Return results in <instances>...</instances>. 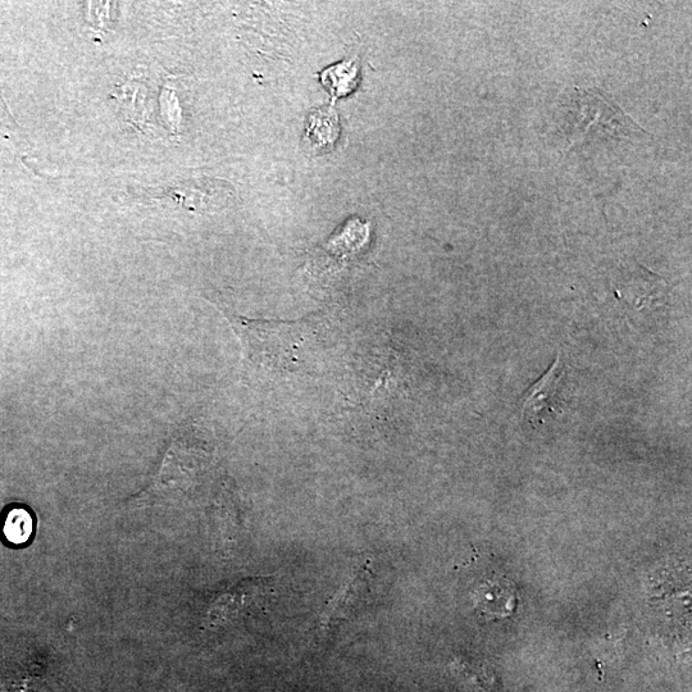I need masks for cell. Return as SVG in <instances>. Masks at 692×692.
<instances>
[{
    "mask_svg": "<svg viewBox=\"0 0 692 692\" xmlns=\"http://www.w3.org/2000/svg\"><path fill=\"white\" fill-rule=\"evenodd\" d=\"M236 330L245 354L253 363L270 370H295L312 340L307 321H253L240 318Z\"/></svg>",
    "mask_w": 692,
    "mask_h": 692,
    "instance_id": "6da1fadb",
    "label": "cell"
},
{
    "mask_svg": "<svg viewBox=\"0 0 692 692\" xmlns=\"http://www.w3.org/2000/svg\"><path fill=\"white\" fill-rule=\"evenodd\" d=\"M276 594L275 577H253L238 582L217 596L208 610L207 626L223 627L236 619L266 612Z\"/></svg>",
    "mask_w": 692,
    "mask_h": 692,
    "instance_id": "7a4b0ae2",
    "label": "cell"
},
{
    "mask_svg": "<svg viewBox=\"0 0 692 692\" xmlns=\"http://www.w3.org/2000/svg\"><path fill=\"white\" fill-rule=\"evenodd\" d=\"M372 563L370 559L354 564L343 584L322 610L318 619L320 635L327 636L357 616L366 607L371 594Z\"/></svg>",
    "mask_w": 692,
    "mask_h": 692,
    "instance_id": "3957f363",
    "label": "cell"
},
{
    "mask_svg": "<svg viewBox=\"0 0 692 692\" xmlns=\"http://www.w3.org/2000/svg\"><path fill=\"white\" fill-rule=\"evenodd\" d=\"M564 375H566V364L562 362L561 354H559L552 368L531 386L523 398L522 416L535 429L543 426L553 414L563 413Z\"/></svg>",
    "mask_w": 692,
    "mask_h": 692,
    "instance_id": "277c9868",
    "label": "cell"
},
{
    "mask_svg": "<svg viewBox=\"0 0 692 692\" xmlns=\"http://www.w3.org/2000/svg\"><path fill=\"white\" fill-rule=\"evenodd\" d=\"M476 607L485 616H508L516 603L512 582L490 580L484 582L475 593Z\"/></svg>",
    "mask_w": 692,
    "mask_h": 692,
    "instance_id": "5b68a950",
    "label": "cell"
},
{
    "mask_svg": "<svg viewBox=\"0 0 692 692\" xmlns=\"http://www.w3.org/2000/svg\"><path fill=\"white\" fill-rule=\"evenodd\" d=\"M339 132L338 115L332 109H321L308 117L305 140L316 150H326L334 147Z\"/></svg>",
    "mask_w": 692,
    "mask_h": 692,
    "instance_id": "8992f818",
    "label": "cell"
},
{
    "mask_svg": "<svg viewBox=\"0 0 692 692\" xmlns=\"http://www.w3.org/2000/svg\"><path fill=\"white\" fill-rule=\"evenodd\" d=\"M359 67L354 61L339 63L321 74L323 85L330 90L332 97L338 99L348 95L358 83Z\"/></svg>",
    "mask_w": 692,
    "mask_h": 692,
    "instance_id": "52a82bcc",
    "label": "cell"
},
{
    "mask_svg": "<svg viewBox=\"0 0 692 692\" xmlns=\"http://www.w3.org/2000/svg\"><path fill=\"white\" fill-rule=\"evenodd\" d=\"M34 521L31 513L24 507H13L3 519L2 532L7 543L25 545L33 535Z\"/></svg>",
    "mask_w": 692,
    "mask_h": 692,
    "instance_id": "ba28073f",
    "label": "cell"
}]
</instances>
